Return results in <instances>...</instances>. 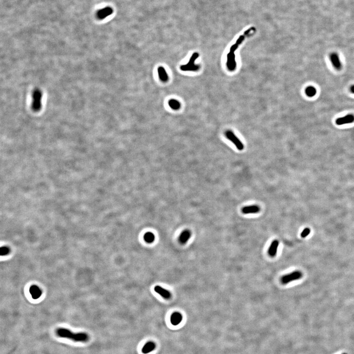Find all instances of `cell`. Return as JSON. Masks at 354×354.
I'll return each instance as SVG.
<instances>
[{"label": "cell", "mask_w": 354, "mask_h": 354, "mask_svg": "<svg viewBox=\"0 0 354 354\" xmlns=\"http://www.w3.org/2000/svg\"><path fill=\"white\" fill-rule=\"evenodd\" d=\"M256 30L255 27H253L248 29L247 31H245L244 34L238 39L235 44L231 46L230 49L229 53L227 54L226 62L227 69L229 71H234L237 68V62L236 61L235 52L243 41H244V39L249 35H252L253 34L255 33Z\"/></svg>", "instance_id": "6da1fadb"}, {"label": "cell", "mask_w": 354, "mask_h": 354, "mask_svg": "<svg viewBox=\"0 0 354 354\" xmlns=\"http://www.w3.org/2000/svg\"><path fill=\"white\" fill-rule=\"evenodd\" d=\"M56 334L59 337L69 339L75 342H86L89 340V335L85 332L74 333L65 328H58L56 330Z\"/></svg>", "instance_id": "7a4b0ae2"}, {"label": "cell", "mask_w": 354, "mask_h": 354, "mask_svg": "<svg viewBox=\"0 0 354 354\" xmlns=\"http://www.w3.org/2000/svg\"><path fill=\"white\" fill-rule=\"evenodd\" d=\"M198 57V53L193 54L187 64L181 66V69L184 71H196L198 70L200 68V65L195 64V61Z\"/></svg>", "instance_id": "3957f363"}, {"label": "cell", "mask_w": 354, "mask_h": 354, "mask_svg": "<svg viewBox=\"0 0 354 354\" xmlns=\"http://www.w3.org/2000/svg\"><path fill=\"white\" fill-rule=\"evenodd\" d=\"M302 277V272L298 271H294L292 273H291L289 274H285L283 277H282L281 278V282L282 284L285 285L288 284L291 282L298 280Z\"/></svg>", "instance_id": "277c9868"}, {"label": "cell", "mask_w": 354, "mask_h": 354, "mask_svg": "<svg viewBox=\"0 0 354 354\" xmlns=\"http://www.w3.org/2000/svg\"><path fill=\"white\" fill-rule=\"evenodd\" d=\"M225 135L226 138L232 142L239 150L242 151L244 149V145L243 143L235 135L233 132L228 130L225 132Z\"/></svg>", "instance_id": "5b68a950"}, {"label": "cell", "mask_w": 354, "mask_h": 354, "mask_svg": "<svg viewBox=\"0 0 354 354\" xmlns=\"http://www.w3.org/2000/svg\"><path fill=\"white\" fill-rule=\"evenodd\" d=\"M33 102L32 106L35 111H39L41 107V100L42 94L40 91L36 90L33 94Z\"/></svg>", "instance_id": "8992f818"}, {"label": "cell", "mask_w": 354, "mask_h": 354, "mask_svg": "<svg viewBox=\"0 0 354 354\" xmlns=\"http://www.w3.org/2000/svg\"><path fill=\"white\" fill-rule=\"evenodd\" d=\"M330 60L334 68L336 70H340L342 68V65L341 63L339 55L336 53H332L330 56Z\"/></svg>", "instance_id": "52a82bcc"}, {"label": "cell", "mask_w": 354, "mask_h": 354, "mask_svg": "<svg viewBox=\"0 0 354 354\" xmlns=\"http://www.w3.org/2000/svg\"><path fill=\"white\" fill-rule=\"evenodd\" d=\"M354 122V115L352 114H349L343 117L339 118L336 120V125H340L348 124V123H352Z\"/></svg>", "instance_id": "ba28073f"}, {"label": "cell", "mask_w": 354, "mask_h": 354, "mask_svg": "<svg viewBox=\"0 0 354 354\" xmlns=\"http://www.w3.org/2000/svg\"><path fill=\"white\" fill-rule=\"evenodd\" d=\"M279 244V242L277 239H275L271 243L269 248L268 254L272 257H274L277 255Z\"/></svg>", "instance_id": "9c48e42d"}, {"label": "cell", "mask_w": 354, "mask_h": 354, "mask_svg": "<svg viewBox=\"0 0 354 354\" xmlns=\"http://www.w3.org/2000/svg\"><path fill=\"white\" fill-rule=\"evenodd\" d=\"M260 210V207L257 205L248 206L242 208V212L243 214H256Z\"/></svg>", "instance_id": "30bf717a"}, {"label": "cell", "mask_w": 354, "mask_h": 354, "mask_svg": "<svg viewBox=\"0 0 354 354\" xmlns=\"http://www.w3.org/2000/svg\"><path fill=\"white\" fill-rule=\"evenodd\" d=\"M191 233L189 230H185L181 232L179 237V241L182 244H185L190 238Z\"/></svg>", "instance_id": "8fae6325"}, {"label": "cell", "mask_w": 354, "mask_h": 354, "mask_svg": "<svg viewBox=\"0 0 354 354\" xmlns=\"http://www.w3.org/2000/svg\"><path fill=\"white\" fill-rule=\"evenodd\" d=\"M155 291L158 294H160L161 296L166 299H169L171 297V294L169 291L160 286H156L155 287Z\"/></svg>", "instance_id": "7c38bea8"}, {"label": "cell", "mask_w": 354, "mask_h": 354, "mask_svg": "<svg viewBox=\"0 0 354 354\" xmlns=\"http://www.w3.org/2000/svg\"><path fill=\"white\" fill-rule=\"evenodd\" d=\"M183 316L179 312H175L171 317V322L174 326L178 325L181 322Z\"/></svg>", "instance_id": "4fadbf2b"}, {"label": "cell", "mask_w": 354, "mask_h": 354, "mask_svg": "<svg viewBox=\"0 0 354 354\" xmlns=\"http://www.w3.org/2000/svg\"><path fill=\"white\" fill-rule=\"evenodd\" d=\"M156 345L154 342H148L144 345L142 349V352L144 354H147L152 352L156 348Z\"/></svg>", "instance_id": "5bb4252c"}, {"label": "cell", "mask_w": 354, "mask_h": 354, "mask_svg": "<svg viewBox=\"0 0 354 354\" xmlns=\"http://www.w3.org/2000/svg\"><path fill=\"white\" fill-rule=\"evenodd\" d=\"M30 292L32 296V297L35 299H37V298L40 297V296H41V290L38 286H36L35 285L31 286L30 290Z\"/></svg>", "instance_id": "9a60e30c"}, {"label": "cell", "mask_w": 354, "mask_h": 354, "mask_svg": "<svg viewBox=\"0 0 354 354\" xmlns=\"http://www.w3.org/2000/svg\"><path fill=\"white\" fill-rule=\"evenodd\" d=\"M158 73L160 79L163 82H166L168 80V77L165 69L162 67L158 68Z\"/></svg>", "instance_id": "2e32d148"}, {"label": "cell", "mask_w": 354, "mask_h": 354, "mask_svg": "<svg viewBox=\"0 0 354 354\" xmlns=\"http://www.w3.org/2000/svg\"><path fill=\"white\" fill-rule=\"evenodd\" d=\"M305 93L307 97L312 98L315 96L317 93V90L313 86H308L305 90Z\"/></svg>", "instance_id": "e0dca14e"}, {"label": "cell", "mask_w": 354, "mask_h": 354, "mask_svg": "<svg viewBox=\"0 0 354 354\" xmlns=\"http://www.w3.org/2000/svg\"><path fill=\"white\" fill-rule=\"evenodd\" d=\"M113 11L110 7H106L103 10H102L101 11H99V17L101 18H104L105 17H107L108 16L111 15Z\"/></svg>", "instance_id": "ac0fdd59"}, {"label": "cell", "mask_w": 354, "mask_h": 354, "mask_svg": "<svg viewBox=\"0 0 354 354\" xmlns=\"http://www.w3.org/2000/svg\"><path fill=\"white\" fill-rule=\"evenodd\" d=\"M168 104L172 109L174 110H178L180 107V103L178 100L172 99L168 102Z\"/></svg>", "instance_id": "d6986e66"}, {"label": "cell", "mask_w": 354, "mask_h": 354, "mask_svg": "<svg viewBox=\"0 0 354 354\" xmlns=\"http://www.w3.org/2000/svg\"><path fill=\"white\" fill-rule=\"evenodd\" d=\"M144 238L147 243H152L155 241V236L151 232H147L144 235Z\"/></svg>", "instance_id": "ffe728a7"}, {"label": "cell", "mask_w": 354, "mask_h": 354, "mask_svg": "<svg viewBox=\"0 0 354 354\" xmlns=\"http://www.w3.org/2000/svg\"><path fill=\"white\" fill-rule=\"evenodd\" d=\"M310 230L309 228H306L305 229L303 230L302 232L301 233V237L302 238H306L307 237L308 235L310 234Z\"/></svg>", "instance_id": "44dd1931"}, {"label": "cell", "mask_w": 354, "mask_h": 354, "mask_svg": "<svg viewBox=\"0 0 354 354\" xmlns=\"http://www.w3.org/2000/svg\"><path fill=\"white\" fill-rule=\"evenodd\" d=\"M0 252H1V255L2 256V255H6V254H8L9 253V249L8 248H6V247H2V248H1Z\"/></svg>", "instance_id": "7402d4cb"}, {"label": "cell", "mask_w": 354, "mask_h": 354, "mask_svg": "<svg viewBox=\"0 0 354 354\" xmlns=\"http://www.w3.org/2000/svg\"><path fill=\"white\" fill-rule=\"evenodd\" d=\"M350 91L352 92V93L354 94V85L351 86L350 88Z\"/></svg>", "instance_id": "603a6c76"}, {"label": "cell", "mask_w": 354, "mask_h": 354, "mask_svg": "<svg viewBox=\"0 0 354 354\" xmlns=\"http://www.w3.org/2000/svg\"><path fill=\"white\" fill-rule=\"evenodd\" d=\"M345 354V353H344V354Z\"/></svg>", "instance_id": "cb8c5ba5"}]
</instances>
